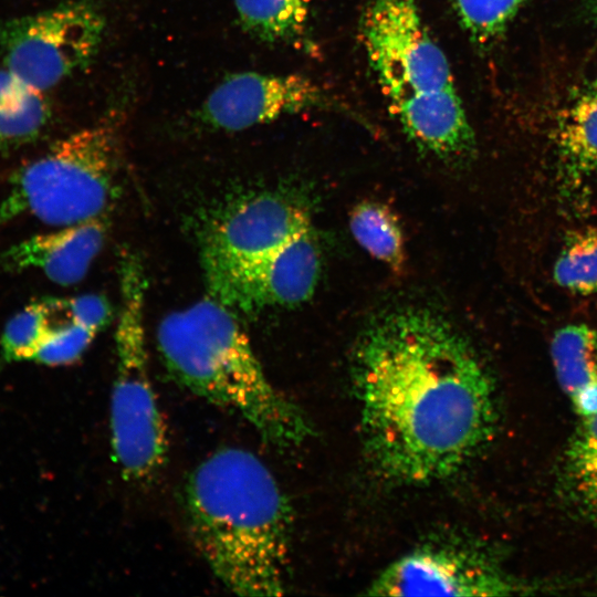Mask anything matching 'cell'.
I'll return each instance as SVG.
<instances>
[{
    "instance_id": "obj_1",
    "label": "cell",
    "mask_w": 597,
    "mask_h": 597,
    "mask_svg": "<svg viewBox=\"0 0 597 597\" xmlns=\"http://www.w3.org/2000/svg\"><path fill=\"white\" fill-rule=\"evenodd\" d=\"M354 380L367 454L395 482L423 485L454 475L498 427L489 369L430 310L398 308L370 324L356 348Z\"/></svg>"
},
{
    "instance_id": "obj_2",
    "label": "cell",
    "mask_w": 597,
    "mask_h": 597,
    "mask_svg": "<svg viewBox=\"0 0 597 597\" xmlns=\"http://www.w3.org/2000/svg\"><path fill=\"white\" fill-rule=\"evenodd\" d=\"M191 537L217 578L241 596L286 591L291 512L274 475L253 453L223 448L185 486Z\"/></svg>"
},
{
    "instance_id": "obj_3",
    "label": "cell",
    "mask_w": 597,
    "mask_h": 597,
    "mask_svg": "<svg viewBox=\"0 0 597 597\" xmlns=\"http://www.w3.org/2000/svg\"><path fill=\"white\" fill-rule=\"evenodd\" d=\"M157 343L179 384L237 412L268 442L295 447L311 434L303 412L270 383L230 308L216 298L167 315Z\"/></svg>"
},
{
    "instance_id": "obj_4",
    "label": "cell",
    "mask_w": 597,
    "mask_h": 597,
    "mask_svg": "<svg viewBox=\"0 0 597 597\" xmlns=\"http://www.w3.org/2000/svg\"><path fill=\"white\" fill-rule=\"evenodd\" d=\"M118 150L112 117L56 142L11 177L0 229L21 216L55 227L100 217L112 197Z\"/></svg>"
},
{
    "instance_id": "obj_5",
    "label": "cell",
    "mask_w": 597,
    "mask_h": 597,
    "mask_svg": "<svg viewBox=\"0 0 597 597\" xmlns=\"http://www.w3.org/2000/svg\"><path fill=\"white\" fill-rule=\"evenodd\" d=\"M121 296L115 333L117 365L111 399L112 448L123 474L140 480L164 463L167 438L148 373L145 276L140 263L130 254L122 259Z\"/></svg>"
},
{
    "instance_id": "obj_6",
    "label": "cell",
    "mask_w": 597,
    "mask_h": 597,
    "mask_svg": "<svg viewBox=\"0 0 597 597\" xmlns=\"http://www.w3.org/2000/svg\"><path fill=\"white\" fill-rule=\"evenodd\" d=\"M104 29L102 14L86 0L11 19L0 24V64L43 92L95 56Z\"/></svg>"
},
{
    "instance_id": "obj_7",
    "label": "cell",
    "mask_w": 597,
    "mask_h": 597,
    "mask_svg": "<svg viewBox=\"0 0 597 597\" xmlns=\"http://www.w3.org/2000/svg\"><path fill=\"white\" fill-rule=\"evenodd\" d=\"M363 33L389 104L413 93L454 87L448 59L430 36L416 0H370Z\"/></svg>"
},
{
    "instance_id": "obj_8",
    "label": "cell",
    "mask_w": 597,
    "mask_h": 597,
    "mask_svg": "<svg viewBox=\"0 0 597 597\" xmlns=\"http://www.w3.org/2000/svg\"><path fill=\"white\" fill-rule=\"evenodd\" d=\"M375 596L486 597L525 593L489 554L462 544H426L390 563L370 584Z\"/></svg>"
},
{
    "instance_id": "obj_9",
    "label": "cell",
    "mask_w": 597,
    "mask_h": 597,
    "mask_svg": "<svg viewBox=\"0 0 597 597\" xmlns=\"http://www.w3.org/2000/svg\"><path fill=\"white\" fill-rule=\"evenodd\" d=\"M321 268L313 230L255 261L206 268L213 298L242 312L289 306L314 292Z\"/></svg>"
},
{
    "instance_id": "obj_10",
    "label": "cell",
    "mask_w": 597,
    "mask_h": 597,
    "mask_svg": "<svg viewBox=\"0 0 597 597\" xmlns=\"http://www.w3.org/2000/svg\"><path fill=\"white\" fill-rule=\"evenodd\" d=\"M313 230L304 207L277 193H261L229 208L208 230L206 268L264 258Z\"/></svg>"
},
{
    "instance_id": "obj_11",
    "label": "cell",
    "mask_w": 597,
    "mask_h": 597,
    "mask_svg": "<svg viewBox=\"0 0 597 597\" xmlns=\"http://www.w3.org/2000/svg\"><path fill=\"white\" fill-rule=\"evenodd\" d=\"M336 103L313 80L298 74L234 73L224 77L201 105L199 118L222 130H240L304 109Z\"/></svg>"
},
{
    "instance_id": "obj_12",
    "label": "cell",
    "mask_w": 597,
    "mask_h": 597,
    "mask_svg": "<svg viewBox=\"0 0 597 597\" xmlns=\"http://www.w3.org/2000/svg\"><path fill=\"white\" fill-rule=\"evenodd\" d=\"M106 232L107 223L102 216L57 227L11 245L2 254L1 264L11 271L40 270L59 285H73L86 275Z\"/></svg>"
},
{
    "instance_id": "obj_13",
    "label": "cell",
    "mask_w": 597,
    "mask_h": 597,
    "mask_svg": "<svg viewBox=\"0 0 597 597\" xmlns=\"http://www.w3.org/2000/svg\"><path fill=\"white\" fill-rule=\"evenodd\" d=\"M389 106L420 149L450 161L473 153V128L454 87L413 93Z\"/></svg>"
},
{
    "instance_id": "obj_14",
    "label": "cell",
    "mask_w": 597,
    "mask_h": 597,
    "mask_svg": "<svg viewBox=\"0 0 597 597\" xmlns=\"http://www.w3.org/2000/svg\"><path fill=\"white\" fill-rule=\"evenodd\" d=\"M556 379L579 418L597 411V332L586 324L557 329L551 342Z\"/></svg>"
},
{
    "instance_id": "obj_15",
    "label": "cell",
    "mask_w": 597,
    "mask_h": 597,
    "mask_svg": "<svg viewBox=\"0 0 597 597\" xmlns=\"http://www.w3.org/2000/svg\"><path fill=\"white\" fill-rule=\"evenodd\" d=\"M555 139L562 176L568 182L579 184L597 171V81L563 112Z\"/></svg>"
},
{
    "instance_id": "obj_16",
    "label": "cell",
    "mask_w": 597,
    "mask_h": 597,
    "mask_svg": "<svg viewBox=\"0 0 597 597\" xmlns=\"http://www.w3.org/2000/svg\"><path fill=\"white\" fill-rule=\"evenodd\" d=\"M50 116L43 92L0 69V148L33 140L44 129Z\"/></svg>"
},
{
    "instance_id": "obj_17",
    "label": "cell",
    "mask_w": 597,
    "mask_h": 597,
    "mask_svg": "<svg viewBox=\"0 0 597 597\" xmlns=\"http://www.w3.org/2000/svg\"><path fill=\"white\" fill-rule=\"evenodd\" d=\"M243 29L268 42L296 40L308 22L310 0H234Z\"/></svg>"
},
{
    "instance_id": "obj_18",
    "label": "cell",
    "mask_w": 597,
    "mask_h": 597,
    "mask_svg": "<svg viewBox=\"0 0 597 597\" xmlns=\"http://www.w3.org/2000/svg\"><path fill=\"white\" fill-rule=\"evenodd\" d=\"M349 228L356 241L374 258L399 270L404 262V241L394 214L383 205L364 202L350 213Z\"/></svg>"
},
{
    "instance_id": "obj_19",
    "label": "cell",
    "mask_w": 597,
    "mask_h": 597,
    "mask_svg": "<svg viewBox=\"0 0 597 597\" xmlns=\"http://www.w3.org/2000/svg\"><path fill=\"white\" fill-rule=\"evenodd\" d=\"M555 282L577 294L597 292V229L572 232L554 265Z\"/></svg>"
},
{
    "instance_id": "obj_20",
    "label": "cell",
    "mask_w": 597,
    "mask_h": 597,
    "mask_svg": "<svg viewBox=\"0 0 597 597\" xmlns=\"http://www.w3.org/2000/svg\"><path fill=\"white\" fill-rule=\"evenodd\" d=\"M527 0H451L463 31L470 39L486 45L507 29Z\"/></svg>"
},
{
    "instance_id": "obj_21",
    "label": "cell",
    "mask_w": 597,
    "mask_h": 597,
    "mask_svg": "<svg viewBox=\"0 0 597 597\" xmlns=\"http://www.w3.org/2000/svg\"><path fill=\"white\" fill-rule=\"evenodd\" d=\"M50 300L33 302L12 316L6 324L1 347L7 360L32 359L52 326Z\"/></svg>"
},
{
    "instance_id": "obj_22",
    "label": "cell",
    "mask_w": 597,
    "mask_h": 597,
    "mask_svg": "<svg viewBox=\"0 0 597 597\" xmlns=\"http://www.w3.org/2000/svg\"><path fill=\"white\" fill-rule=\"evenodd\" d=\"M97 333L69 317L65 324L51 328L32 359L48 366L74 363L87 349Z\"/></svg>"
},
{
    "instance_id": "obj_23",
    "label": "cell",
    "mask_w": 597,
    "mask_h": 597,
    "mask_svg": "<svg viewBox=\"0 0 597 597\" xmlns=\"http://www.w3.org/2000/svg\"><path fill=\"white\" fill-rule=\"evenodd\" d=\"M563 488L574 507L584 517L597 523V453L564 462Z\"/></svg>"
},
{
    "instance_id": "obj_24",
    "label": "cell",
    "mask_w": 597,
    "mask_h": 597,
    "mask_svg": "<svg viewBox=\"0 0 597 597\" xmlns=\"http://www.w3.org/2000/svg\"><path fill=\"white\" fill-rule=\"evenodd\" d=\"M66 315L96 332H100L111 318V306L107 300L97 294H83L69 300H60Z\"/></svg>"
},
{
    "instance_id": "obj_25",
    "label": "cell",
    "mask_w": 597,
    "mask_h": 597,
    "mask_svg": "<svg viewBox=\"0 0 597 597\" xmlns=\"http://www.w3.org/2000/svg\"><path fill=\"white\" fill-rule=\"evenodd\" d=\"M595 453H597V411L580 418V423L566 449L564 462L582 460Z\"/></svg>"
},
{
    "instance_id": "obj_26",
    "label": "cell",
    "mask_w": 597,
    "mask_h": 597,
    "mask_svg": "<svg viewBox=\"0 0 597 597\" xmlns=\"http://www.w3.org/2000/svg\"><path fill=\"white\" fill-rule=\"evenodd\" d=\"M589 12H590L593 21L597 25V0L589 1Z\"/></svg>"
}]
</instances>
